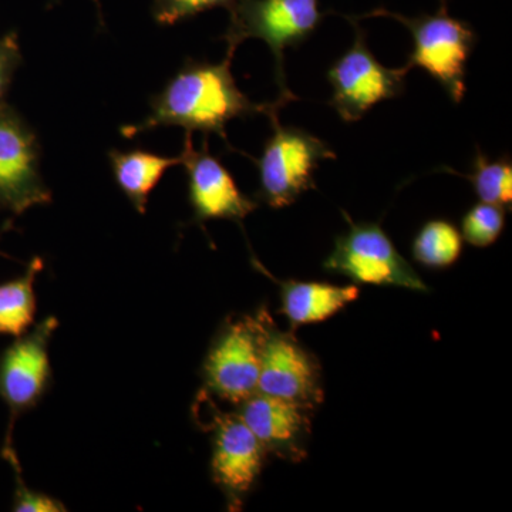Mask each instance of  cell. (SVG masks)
I'll list each match as a JSON object with an SVG mask.
<instances>
[{
    "instance_id": "obj_14",
    "label": "cell",
    "mask_w": 512,
    "mask_h": 512,
    "mask_svg": "<svg viewBox=\"0 0 512 512\" xmlns=\"http://www.w3.org/2000/svg\"><path fill=\"white\" fill-rule=\"evenodd\" d=\"M356 285L289 281L282 284V313L293 326L323 322L359 298Z\"/></svg>"
},
{
    "instance_id": "obj_19",
    "label": "cell",
    "mask_w": 512,
    "mask_h": 512,
    "mask_svg": "<svg viewBox=\"0 0 512 512\" xmlns=\"http://www.w3.org/2000/svg\"><path fill=\"white\" fill-rule=\"evenodd\" d=\"M504 227V207L480 202L464 215L461 222V229H463L461 237L473 247L487 248L500 238Z\"/></svg>"
},
{
    "instance_id": "obj_21",
    "label": "cell",
    "mask_w": 512,
    "mask_h": 512,
    "mask_svg": "<svg viewBox=\"0 0 512 512\" xmlns=\"http://www.w3.org/2000/svg\"><path fill=\"white\" fill-rule=\"evenodd\" d=\"M237 0H153V16L163 26L194 18L205 10L231 9Z\"/></svg>"
},
{
    "instance_id": "obj_1",
    "label": "cell",
    "mask_w": 512,
    "mask_h": 512,
    "mask_svg": "<svg viewBox=\"0 0 512 512\" xmlns=\"http://www.w3.org/2000/svg\"><path fill=\"white\" fill-rule=\"evenodd\" d=\"M234 53L224 62L208 63L188 60L168 80L163 92L150 101V114L138 124L121 127L124 137H136L157 127L177 126L187 131L215 133L227 141L229 121L264 113L278 116V101L258 104L239 90L231 72Z\"/></svg>"
},
{
    "instance_id": "obj_6",
    "label": "cell",
    "mask_w": 512,
    "mask_h": 512,
    "mask_svg": "<svg viewBox=\"0 0 512 512\" xmlns=\"http://www.w3.org/2000/svg\"><path fill=\"white\" fill-rule=\"evenodd\" d=\"M356 30L352 47L333 63L328 72L333 96L329 104L346 123L363 116L383 100L394 99L404 92L406 66L400 69L384 67L366 45V33L355 19L348 18Z\"/></svg>"
},
{
    "instance_id": "obj_18",
    "label": "cell",
    "mask_w": 512,
    "mask_h": 512,
    "mask_svg": "<svg viewBox=\"0 0 512 512\" xmlns=\"http://www.w3.org/2000/svg\"><path fill=\"white\" fill-rule=\"evenodd\" d=\"M473 184L474 191L481 202L511 207L512 202V163L510 156L498 160H488L478 151L474 160L473 173L463 174Z\"/></svg>"
},
{
    "instance_id": "obj_12",
    "label": "cell",
    "mask_w": 512,
    "mask_h": 512,
    "mask_svg": "<svg viewBox=\"0 0 512 512\" xmlns=\"http://www.w3.org/2000/svg\"><path fill=\"white\" fill-rule=\"evenodd\" d=\"M212 430V477L232 501H239L261 473L265 447L237 414H215Z\"/></svg>"
},
{
    "instance_id": "obj_9",
    "label": "cell",
    "mask_w": 512,
    "mask_h": 512,
    "mask_svg": "<svg viewBox=\"0 0 512 512\" xmlns=\"http://www.w3.org/2000/svg\"><path fill=\"white\" fill-rule=\"evenodd\" d=\"M39 167L35 131L18 111L0 103V210L20 215L52 201Z\"/></svg>"
},
{
    "instance_id": "obj_3",
    "label": "cell",
    "mask_w": 512,
    "mask_h": 512,
    "mask_svg": "<svg viewBox=\"0 0 512 512\" xmlns=\"http://www.w3.org/2000/svg\"><path fill=\"white\" fill-rule=\"evenodd\" d=\"M390 18L402 23L413 37L407 69L421 67L441 84L448 97L460 104L466 94V66L476 45L477 35L468 23L454 19L447 10L446 0L434 15L406 18L383 8L362 18Z\"/></svg>"
},
{
    "instance_id": "obj_4",
    "label": "cell",
    "mask_w": 512,
    "mask_h": 512,
    "mask_svg": "<svg viewBox=\"0 0 512 512\" xmlns=\"http://www.w3.org/2000/svg\"><path fill=\"white\" fill-rule=\"evenodd\" d=\"M274 134L256 160L259 171L258 198L271 208L293 204L303 192L315 188L320 161L335 160L336 154L319 137L302 128L282 127L271 117Z\"/></svg>"
},
{
    "instance_id": "obj_22",
    "label": "cell",
    "mask_w": 512,
    "mask_h": 512,
    "mask_svg": "<svg viewBox=\"0 0 512 512\" xmlns=\"http://www.w3.org/2000/svg\"><path fill=\"white\" fill-rule=\"evenodd\" d=\"M22 63L18 35L10 32L0 37V103H5L13 76Z\"/></svg>"
},
{
    "instance_id": "obj_20",
    "label": "cell",
    "mask_w": 512,
    "mask_h": 512,
    "mask_svg": "<svg viewBox=\"0 0 512 512\" xmlns=\"http://www.w3.org/2000/svg\"><path fill=\"white\" fill-rule=\"evenodd\" d=\"M2 457L12 467L15 473V497H13V511L16 512H64L67 508L64 507L62 501L50 497L45 493L30 490L28 485L25 484L22 478V467H20L18 454H16L13 443H3Z\"/></svg>"
},
{
    "instance_id": "obj_15",
    "label": "cell",
    "mask_w": 512,
    "mask_h": 512,
    "mask_svg": "<svg viewBox=\"0 0 512 512\" xmlns=\"http://www.w3.org/2000/svg\"><path fill=\"white\" fill-rule=\"evenodd\" d=\"M114 180L137 212L147 210L148 197L160 183L168 168L181 164V157H165L150 151L111 150L109 153Z\"/></svg>"
},
{
    "instance_id": "obj_5",
    "label": "cell",
    "mask_w": 512,
    "mask_h": 512,
    "mask_svg": "<svg viewBox=\"0 0 512 512\" xmlns=\"http://www.w3.org/2000/svg\"><path fill=\"white\" fill-rule=\"evenodd\" d=\"M349 222V231L336 238L335 248L323 262L326 271L348 276L359 284L427 292V285L379 224Z\"/></svg>"
},
{
    "instance_id": "obj_11",
    "label": "cell",
    "mask_w": 512,
    "mask_h": 512,
    "mask_svg": "<svg viewBox=\"0 0 512 512\" xmlns=\"http://www.w3.org/2000/svg\"><path fill=\"white\" fill-rule=\"evenodd\" d=\"M258 393L278 397L309 409L322 400L315 357L291 335L268 326L262 343Z\"/></svg>"
},
{
    "instance_id": "obj_7",
    "label": "cell",
    "mask_w": 512,
    "mask_h": 512,
    "mask_svg": "<svg viewBox=\"0 0 512 512\" xmlns=\"http://www.w3.org/2000/svg\"><path fill=\"white\" fill-rule=\"evenodd\" d=\"M268 326L261 315L247 316L222 328L204 363L205 383L212 393L235 404L256 393Z\"/></svg>"
},
{
    "instance_id": "obj_2",
    "label": "cell",
    "mask_w": 512,
    "mask_h": 512,
    "mask_svg": "<svg viewBox=\"0 0 512 512\" xmlns=\"http://www.w3.org/2000/svg\"><path fill=\"white\" fill-rule=\"evenodd\" d=\"M229 12L227 32L222 36L227 53H235L247 39H261L275 57V79L279 106L298 100L285 79V49L301 46L318 29L325 13L319 0H237Z\"/></svg>"
},
{
    "instance_id": "obj_10",
    "label": "cell",
    "mask_w": 512,
    "mask_h": 512,
    "mask_svg": "<svg viewBox=\"0 0 512 512\" xmlns=\"http://www.w3.org/2000/svg\"><path fill=\"white\" fill-rule=\"evenodd\" d=\"M181 164L188 175V194L195 221H242L258 205L242 194L234 177L208 148L207 137L201 150L194 148L191 131L185 134Z\"/></svg>"
},
{
    "instance_id": "obj_16",
    "label": "cell",
    "mask_w": 512,
    "mask_h": 512,
    "mask_svg": "<svg viewBox=\"0 0 512 512\" xmlns=\"http://www.w3.org/2000/svg\"><path fill=\"white\" fill-rule=\"evenodd\" d=\"M43 269V261L33 258L25 274L0 284V335H25L35 323L37 275Z\"/></svg>"
},
{
    "instance_id": "obj_17",
    "label": "cell",
    "mask_w": 512,
    "mask_h": 512,
    "mask_svg": "<svg viewBox=\"0 0 512 512\" xmlns=\"http://www.w3.org/2000/svg\"><path fill=\"white\" fill-rule=\"evenodd\" d=\"M412 252L413 258L427 268H448L463 252V237L451 222L429 221L414 238Z\"/></svg>"
},
{
    "instance_id": "obj_13",
    "label": "cell",
    "mask_w": 512,
    "mask_h": 512,
    "mask_svg": "<svg viewBox=\"0 0 512 512\" xmlns=\"http://www.w3.org/2000/svg\"><path fill=\"white\" fill-rule=\"evenodd\" d=\"M237 416L265 450H288L308 427L305 407L256 392L239 404Z\"/></svg>"
},
{
    "instance_id": "obj_8",
    "label": "cell",
    "mask_w": 512,
    "mask_h": 512,
    "mask_svg": "<svg viewBox=\"0 0 512 512\" xmlns=\"http://www.w3.org/2000/svg\"><path fill=\"white\" fill-rule=\"evenodd\" d=\"M59 320L49 316L16 338L0 356V399L8 406L10 421L5 443H12L15 421L35 409L52 383L49 345Z\"/></svg>"
}]
</instances>
